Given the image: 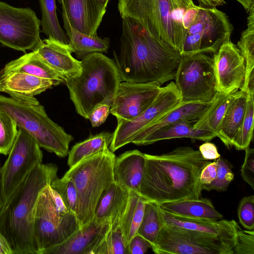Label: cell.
Here are the masks:
<instances>
[{"mask_svg": "<svg viewBox=\"0 0 254 254\" xmlns=\"http://www.w3.org/2000/svg\"><path fill=\"white\" fill-rule=\"evenodd\" d=\"M213 101L210 102H180L174 109L140 130L134 137L131 143L134 144L146 135L167 125L178 122L194 124L207 111Z\"/></svg>", "mask_w": 254, "mask_h": 254, "instance_id": "23", "label": "cell"}, {"mask_svg": "<svg viewBox=\"0 0 254 254\" xmlns=\"http://www.w3.org/2000/svg\"><path fill=\"white\" fill-rule=\"evenodd\" d=\"M199 6L205 7H213L223 5L225 3L224 0H197Z\"/></svg>", "mask_w": 254, "mask_h": 254, "instance_id": "49", "label": "cell"}, {"mask_svg": "<svg viewBox=\"0 0 254 254\" xmlns=\"http://www.w3.org/2000/svg\"><path fill=\"white\" fill-rule=\"evenodd\" d=\"M161 213L164 223L220 236H236L241 228L234 220H213L182 216L168 212L162 208Z\"/></svg>", "mask_w": 254, "mask_h": 254, "instance_id": "21", "label": "cell"}, {"mask_svg": "<svg viewBox=\"0 0 254 254\" xmlns=\"http://www.w3.org/2000/svg\"><path fill=\"white\" fill-rule=\"evenodd\" d=\"M145 164L139 194L161 204L184 199L201 198L200 175L211 161L198 150L179 147L161 155L145 153Z\"/></svg>", "mask_w": 254, "mask_h": 254, "instance_id": "1", "label": "cell"}, {"mask_svg": "<svg viewBox=\"0 0 254 254\" xmlns=\"http://www.w3.org/2000/svg\"><path fill=\"white\" fill-rule=\"evenodd\" d=\"M175 84L181 102H210L218 94L212 58L205 53L181 55Z\"/></svg>", "mask_w": 254, "mask_h": 254, "instance_id": "10", "label": "cell"}, {"mask_svg": "<svg viewBox=\"0 0 254 254\" xmlns=\"http://www.w3.org/2000/svg\"><path fill=\"white\" fill-rule=\"evenodd\" d=\"M64 27L70 41L72 53L79 59L95 52L107 53L110 47V39L101 38L97 35L91 36L82 33L72 27L67 18L63 15Z\"/></svg>", "mask_w": 254, "mask_h": 254, "instance_id": "30", "label": "cell"}, {"mask_svg": "<svg viewBox=\"0 0 254 254\" xmlns=\"http://www.w3.org/2000/svg\"><path fill=\"white\" fill-rule=\"evenodd\" d=\"M254 95L248 94L244 118L240 128L233 141L237 150H245L249 146L253 137Z\"/></svg>", "mask_w": 254, "mask_h": 254, "instance_id": "37", "label": "cell"}, {"mask_svg": "<svg viewBox=\"0 0 254 254\" xmlns=\"http://www.w3.org/2000/svg\"><path fill=\"white\" fill-rule=\"evenodd\" d=\"M238 217L241 225L246 230H254V196L243 197L238 207Z\"/></svg>", "mask_w": 254, "mask_h": 254, "instance_id": "41", "label": "cell"}, {"mask_svg": "<svg viewBox=\"0 0 254 254\" xmlns=\"http://www.w3.org/2000/svg\"><path fill=\"white\" fill-rule=\"evenodd\" d=\"M116 158L114 152L105 148L69 168L63 176L70 178L76 189L75 215L80 228L94 219L101 196L115 181L113 169Z\"/></svg>", "mask_w": 254, "mask_h": 254, "instance_id": "6", "label": "cell"}, {"mask_svg": "<svg viewBox=\"0 0 254 254\" xmlns=\"http://www.w3.org/2000/svg\"><path fill=\"white\" fill-rule=\"evenodd\" d=\"M111 106L101 104L96 106L89 114V120L93 127H97L103 124L110 113Z\"/></svg>", "mask_w": 254, "mask_h": 254, "instance_id": "44", "label": "cell"}, {"mask_svg": "<svg viewBox=\"0 0 254 254\" xmlns=\"http://www.w3.org/2000/svg\"><path fill=\"white\" fill-rule=\"evenodd\" d=\"M145 164V153L135 149L126 151L116 158L115 181L128 190L139 193Z\"/></svg>", "mask_w": 254, "mask_h": 254, "instance_id": "22", "label": "cell"}, {"mask_svg": "<svg viewBox=\"0 0 254 254\" xmlns=\"http://www.w3.org/2000/svg\"><path fill=\"white\" fill-rule=\"evenodd\" d=\"M109 227V221H100L94 218L64 242L48 249L44 254H93Z\"/></svg>", "mask_w": 254, "mask_h": 254, "instance_id": "17", "label": "cell"}, {"mask_svg": "<svg viewBox=\"0 0 254 254\" xmlns=\"http://www.w3.org/2000/svg\"><path fill=\"white\" fill-rule=\"evenodd\" d=\"M80 72L64 82L76 112L88 119L99 104L112 106L122 81L115 62L99 52L84 57Z\"/></svg>", "mask_w": 254, "mask_h": 254, "instance_id": "5", "label": "cell"}, {"mask_svg": "<svg viewBox=\"0 0 254 254\" xmlns=\"http://www.w3.org/2000/svg\"><path fill=\"white\" fill-rule=\"evenodd\" d=\"M180 101V94L174 82L161 87L153 103L140 115L130 121L117 120V126L112 133L109 149L114 152L131 143L140 130L174 109Z\"/></svg>", "mask_w": 254, "mask_h": 254, "instance_id": "14", "label": "cell"}, {"mask_svg": "<svg viewBox=\"0 0 254 254\" xmlns=\"http://www.w3.org/2000/svg\"><path fill=\"white\" fill-rule=\"evenodd\" d=\"M49 186L40 193L34 212L33 234L37 254H44L62 244L80 228L75 214L55 207Z\"/></svg>", "mask_w": 254, "mask_h": 254, "instance_id": "9", "label": "cell"}, {"mask_svg": "<svg viewBox=\"0 0 254 254\" xmlns=\"http://www.w3.org/2000/svg\"><path fill=\"white\" fill-rule=\"evenodd\" d=\"M217 173V165L215 161L207 164L201 170L200 182L202 185L211 183L215 178Z\"/></svg>", "mask_w": 254, "mask_h": 254, "instance_id": "47", "label": "cell"}, {"mask_svg": "<svg viewBox=\"0 0 254 254\" xmlns=\"http://www.w3.org/2000/svg\"><path fill=\"white\" fill-rule=\"evenodd\" d=\"M58 167L41 164L33 169L0 211V232L13 254H37L33 234L34 212L40 193L57 178Z\"/></svg>", "mask_w": 254, "mask_h": 254, "instance_id": "3", "label": "cell"}, {"mask_svg": "<svg viewBox=\"0 0 254 254\" xmlns=\"http://www.w3.org/2000/svg\"><path fill=\"white\" fill-rule=\"evenodd\" d=\"M128 191L127 202L120 220V225L127 245L137 233L148 200L138 193Z\"/></svg>", "mask_w": 254, "mask_h": 254, "instance_id": "31", "label": "cell"}, {"mask_svg": "<svg viewBox=\"0 0 254 254\" xmlns=\"http://www.w3.org/2000/svg\"><path fill=\"white\" fill-rule=\"evenodd\" d=\"M217 165L216 176L210 184L202 185V190L217 191L227 190L229 185L233 180L234 174L232 171L233 165L227 160L219 157L215 160Z\"/></svg>", "mask_w": 254, "mask_h": 254, "instance_id": "38", "label": "cell"}, {"mask_svg": "<svg viewBox=\"0 0 254 254\" xmlns=\"http://www.w3.org/2000/svg\"><path fill=\"white\" fill-rule=\"evenodd\" d=\"M248 94L242 90L233 92L223 119L218 137L229 148L242 124L246 111Z\"/></svg>", "mask_w": 254, "mask_h": 254, "instance_id": "26", "label": "cell"}, {"mask_svg": "<svg viewBox=\"0 0 254 254\" xmlns=\"http://www.w3.org/2000/svg\"><path fill=\"white\" fill-rule=\"evenodd\" d=\"M120 52L114 53L122 81L161 85L175 79L181 55L166 42L151 36L139 23L122 18Z\"/></svg>", "mask_w": 254, "mask_h": 254, "instance_id": "2", "label": "cell"}, {"mask_svg": "<svg viewBox=\"0 0 254 254\" xmlns=\"http://www.w3.org/2000/svg\"><path fill=\"white\" fill-rule=\"evenodd\" d=\"M0 108L11 117L18 128L34 138L41 148L60 157L68 155L73 137L53 121L40 103L26 104L0 95Z\"/></svg>", "mask_w": 254, "mask_h": 254, "instance_id": "7", "label": "cell"}, {"mask_svg": "<svg viewBox=\"0 0 254 254\" xmlns=\"http://www.w3.org/2000/svg\"><path fill=\"white\" fill-rule=\"evenodd\" d=\"M57 85L54 81L20 72L0 75V91L22 103L39 104L35 95Z\"/></svg>", "mask_w": 254, "mask_h": 254, "instance_id": "18", "label": "cell"}, {"mask_svg": "<svg viewBox=\"0 0 254 254\" xmlns=\"http://www.w3.org/2000/svg\"><path fill=\"white\" fill-rule=\"evenodd\" d=\"M122 18L139 23L152 37L182 51L187 30L198 12L193 0H118Z\"/></svg>", "mask_w": 254, "mask_h": 254, "instance_id": "4", "label": "cell"}, {"mask_svg": "<svg viewBox=\"0 0 254 254\" xmlns=\"http://www.w3.org/2000/svg\"><path fill=\"white\" fill-rule=\"evenodd\" d=\"M193 125L186 122H178L167 125L146 135L134 144L146 145L161 140L178 138H190L208 141L216 137L212 131L205 128H196Z\"/></svg>", "mask_w": 254, "mask_h": 254, "instance_id": "24", "label": "cell"}, {"mask_svg": "<svg viewBox=\"0 0 254 254\" xmlns=\"http://www.w3.org/2000/svg\"><path fill=\"white\" fill-rule=\"evenodd\" d=\"M32 51L36 52L64 80L78 74L81 70V61L72 56L70 44L48 38Z\"/></svg>", "mask_w": 254, "mask_h": 254, "instance_id": "20", "label": "cell"}, {"mask_svg": "<svg viewBox=\"0 0 254 254\" xmlns=\"http://www.w3.org/2000/svg\"><path fill=\"white\" fill-rule=\"evenodd\" d=\"M0 254H13L12 251L5 237L0 232Z\"/></svg>", "mask_w": 254, "mask_h": 254, "instance_id": "48", "label": "cell"}, {"mask_svg": "<svg viewBox=\"0 0 254 254\" xmlns=\"http://www.w3.org/2000/svg\"><path fill=\"white\" fill-rule=\"evenodd\" d=\"M50 186L62 198L65 206L70 212L75 214L77 207V191L72 180L69 178H57Z\"/></svg>", "mask_w": 254, "mask_h": 254, "instance_id": "40", "label": "cell"}, {"mask_svg": "<svg viewBox=\"0 0 254 254\" xmlns=\"http://www.w3.org/2000/svg\"><path fill=\"white\" fill-rule=\"evenodd\" d=\"M198 150L202 157L207 160H215L220 157L216 145L209 141L202 144Z\"/></svg>", "mask_w": 254, "mask_h": 254, "instance_id": "46", "label": "cell"}, {"mask_svg": "<svg viewBox=\"0 0 254 254\" xmlns=\"http://www.w3.org/2000/svg\"><path fill=\"white\" fill-rule=\"evenodd\" d=\"M62 5V15L67 18L76 30L91 36L97 35V29L103 15L94 0H58Z\"/></svg>", "mask_w": 254, "mask_h": 254, "instance_id": "19", "label": "cell"}, {"mask_svg": "<svg viewBox=\"0 0 254 254\" xmlns=\"http://www.w3.org/2000/svg\"><path fill=\"white\" fill-rule=\"evenodd\" d=\"M106 235L93 254H129L128 245L118 220L110 223Z\"/></svg>", "mask_w": 254, "mask_h": 254, "instance_id": "36", "label": "cell"}, {"mask_svg": "<svg viewBox=\"0 0 254 254\" xmlns=\"http://www.w3.org/2000/svg\"><path fill=\"white\" fill-rule=\"evenodd\" d=\"M233 27L227 15L216 7L199 6L188 28L181 55L215 54L230 39Z\"/></svg>", "mask_w": 254, "mask_h": 254, "instance_id": "11", "label": "cell"}, {"mask_svg": "<svg viewBox=\"0 0 254 254\" xmlns=\"http://www.w3.org/2000/svg\"><path fill=\"white\" fill-rule=\"evenodd\" d=\"M41 20L30 7H15L0 1V43L17 51H34L43 42Z\"/></svg>", "mask_w": 254, "mask_h": 254, "instance_id": "12", "label": "cell"}, {"mask_svg": "<svg viewBox=\"0 0 254 254\" xmlns=\"http://www.w3.org/2000/svg\"><path fill=\"white\" fill-rule=\"evenodd\" d=\"M112 134L102 132L90 135L85 140L76 143L68 153L67 165L69 168L84 158L109 148L112 141Z\"/></svg>", "mask_w": 254, "mask_h": 254, "instance_id": "32", "label": "cell"}, {"mask_svg": "<svg viewBox=\"0 0 254 254\" xmlns=\"http://www.w3.org/2000/svg\"><path fill=\"white\" fill-rule=\"evenodd\" d=\"M234 254H254V230H239L236 236Z\"/></svg>", "mask_w": 254, "mask_h": 254, "instance_id": "42", "label": "cell"}, {"mask_svg": "<svg viewBox=\"0 0 254 254\" xmlns=\"http://www.w3.org/2000/svg\"><path fill=\"white\" fill-rule=\"evenodd\" d=\"M240 3L246 11L248 13L251 9L254 6V0H235Z\"/></svg>", "mask_w": 254, "mask_h": 254, "instance_id": "50", "label": "cell"}, {"mask_svg": "<svg viewBox=\"0 0 254 254\" xmlns=\"http://www.w3.org/2000/svg\"><path fill=\"white\" fill-rule=\"evenodd\" d=\"M161 208L168 212L189 217L220 220L223 217L211 201L206 198L184 199L159 204Z\"/></svg>", "mask_w": 254, "mask_h": 254, "instance_id": "28", "label": "cell"}, {"mask_svg": "<svg viewBox=\"0 0 254 254\" xmlns=\"http://www.w3.org/2000/svg\"><path fill=\"white\" fill-rule=\"evenodd\" d=\"M157 82H121L110 113L117 119L130 121L145 111L154 101L161 89Z\"/></svg>", "mask_w": 254, "mask_h": 254, "instance_id": "15", "label": "cell"}, {"mask_svg": "<svg viewBox=\"0 0 254 254\" xmlns=\"http://www.w3.org/2000/svg\"><path fill=\"white\" fill-rule=\"evenodd\" d=\"M248 13L247 28L241 33L237 45L246 66L244 84L240 90L254 95V6Z\"/></svg>", "mask_w": 254, "mask_h": 254, "instance_id": "29", "label": "cell"}, {"mask_svg": "<svg viewBox=\"0 0 254 254\" xmlns=\"http://www.w3.org/2000/svg\"></svg>", "mask_w": 254, "mask_h": 254, "instance_id": "53", "label": "cell"}, {"mask_svg": "<svg viewBox=\"0 0 254 254\" xmlns=\"http://www.w3.org/2000/svg\"><path fill=\"white\" fill-rule=\"evenodd\" d=\"M42 12V31L49 38L69 44L70 41L62 29L57 15L56 0H39Z\"/></svg>", "mask_w": 254, "mask_h": 254, "instance_id": "35", "label": "cell"}, {"mask_svg": "<svg viewBox=\"0 0 254 254\" xmlns=\"http://www.w3.org/2000/svg\"><path fill=\"white\" fill-rule=\"evenodd\" d=\"M94 1L100 11L104 15L109 0H94Z\"/></svg>", "mask_w": 254, "mask_h": 254, "instance_id": "51", "label": "cell"}, {"mask_svg": "<svg viewBox=\"0 0 254 254\" xmlns=\"http://www.w3.org/2000/svg\"><path fill=\"white\" fill-rule=\"evenodd\" d=\"M233 92L227 95L218 93L209 109L193 125L194 127L212 131L218 137L223 119Z\"/></svg>", "mask_w": 254, "mask_h": 254, "instance_id": "33", "label": "cell"}, {"mask_svg": "<svg viewBox=\"0 0 254 254\" xmlns=\"http://www.w3.org/2000/svg\"><path fill=\"white\" fill-rule=\"evenodd\" d=\"M151 248L150 242L138 234H136L128 244L129 254H143Z\"/></svg>", "mask_w": 254, "mask_h": 254, "instance_id": "45", "label": "cell"}, {"mask_svg": "<svg viewBox=\"0 0 254 254\" xmlns=\"http://www.w3.org/2000/svg\"><path fill=\"white\" fill-rule=\"evenodd\" d=\"M236 236H220L164 222L151 249L156 254H234Z\"/></svg>", "mask_w": 254, "mask_h": 254, "instance_id": "8", "label": "cell"}, {"mask_svg": "<svg viewBox=\"0 0 254 254\" xmlns=\"http://www.w3.org/2000/svg\"><path fill=\"white\" fill-rule=\"evenodd\" d=\"M17 132V126L14 121L0 108V154H8Z\"/></svg>", "mask_w": 254, "mask_h": 254, "instance_id": "39", "label": "cell"}, {"mask_svg": "<svg viewBox=\"0 0 254 254\" xmlns=\"http://www.w3.org/2000/svg\"><path fill=\"white\" fill-rule=\"evenodd\" d=\"M4 203V198L2 195L1 184V177H0V211L2 208Z\"/></svg>", "mask_w": 254, "mask_h": 254, "instance_id": "52", "label": "cell"}, {"mask_svg": "<svg viewBox=\"0 0 254 254\" xmlns=\"http://www.w3.org/2000/svg\"><path fill=\"white\" fill-rule=\"evenodd\" d=\"M212 59L218 93L227 95L240 89L245 80L246 66L237 45L228 39L213 54Z\"/></svg>", "mask_w": 254, "mask_h": 254, "instance_id": "16", "label": "cell"}, {"mask_svg": "<svg viewBox=\"0 0 254 254\" xmlns=\"http://www.w3.org/2000/svg\"><path fill=\"white\" fill-rule=\"evenodd\" d=\"M129 191L118 183H112L103 191L97 205L94 218L111 223L122 216L127 205Z\"/></svg>", "mask_w": 254, "mask_h": 254, "instance_id": "25", "label": "cell"}, {"mask_svg": "<svg viewBox=\"0 0 254 254\" xmlns=\"http://www.w3.org/2000/svg\"><path fill=\"white\" fill-rule=\"evenodd\" d=\"M20 72L51 79L59 85L64 82L61 77L36 52L32 51L5 64L0 75Z\"/></svg>", "mask_w": 254, "mask_h": 254, "instance_id": "27", "label": "cell"}, {"mask_svg": "<svg viewBox=\"0 0 254 254\" xmlns=\"http://www.w3.org/2000/svg\"><path fill=\"white\" fill-rule=\"evenodd\" d=\"M164 223L161 208L156 202H146L144 214L136 234L146 239L154 246L160 230Z\"/></svg>", "mask_w": 254, "mask_h": 254, "instance_id": "34", "label": "cell"}, {"mask_svg": "<svg viewBox=\"0 0 254 254\" xmlns=\"http://www.w3.org/2000/svg\"><path fill=\"white\" fill-rule=\"evenodd\" d=\"M8 156L0 167L2 195L4 201L13 193L30 172L42 163L43 153L38 143L21 128Z\"/></svg>", "mask_w": 254, "mask_h": 254, "instance_id": "13", "label": "cell"}, {"mask_svg": "<svg viewBox=\"0 0 254 254\" xmlns=\"http://www.w3.org/2000/svg\"><path fill=\"white\" fill-rule=\"evenodd\" d=\"M245 156L241 169L243 180L254 189V149L248 146L245 149Z\"/></svg>", "mask_w": 254, "mask_h": 254, "instance_id": "43", "label": "cell"}]
</instances>
